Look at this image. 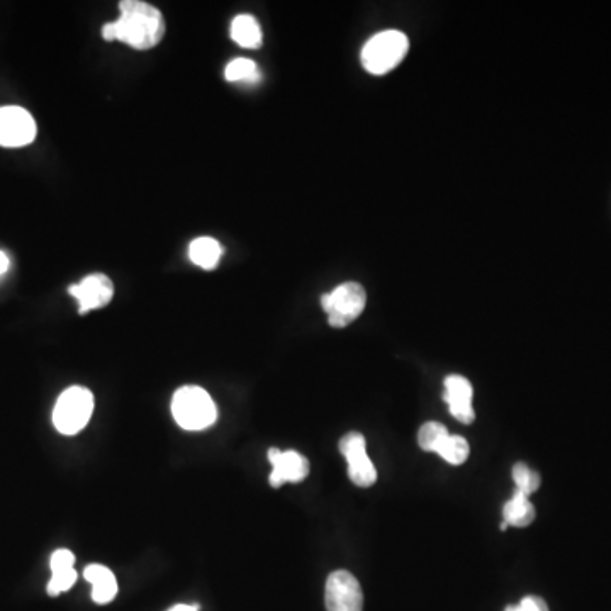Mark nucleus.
<instances>
[{
    "label": "nucleus",
    "instance_id": "obj_17",
    "mask_svg": "<svg viewBox=\"0 0 611 611\" xmlns=\"http://www.w3.org/2000/svg\"><path fill=\"white\" fill-rule=\"evenodd\" d=\"M225 79L228 82H248L255 84L260 79V72L255 62L248 58H236L226 65Z\"/></svg>",
    "mask_w": 611,
    "mask_h": 611
},
{
    "label": "nucleus",
    "instance_id": "obj_14",
    "mask_svg": "<svg viewBox=\"0 0 611 611\" xmlns=\"http://www.w3.org/2000/svg\"><path fill=\"white\" fill-rule=\"evenodd\" d=\"M231 40L242 48H258L262 45V28L257 19L248 14L236 16L231 23Z\"/></svg>",
    "mask_w": 611,
    "mask_h": 611
},
{
    "label": "nucleus",
    "instance_id": "obj_2",
    "mask_svg": "<svg viewBox=\"0 0 611 611\" xmlns=\"http://www.w3.org/2000/svg\"><path fill=\"white\" fill-rule=\"evenodd\" d=\"M172 415L184 430L201 432L216 423L218 408L206 389L184 386L172 398Z\"/></svg>",
    "mask_w": 611,
    "mask_h": 611
},
{
    "label": "nucleus",
    "instance_id": "obj_22",
    "mask_svg": "<svg viewBox=\"0 0 611 611\" xmlns=\"http://www.w3.org/2000/svg\"><path fill=\"white\" fill-rule=\"evenodd\" d=\"M506 611H549V606L539 596H527L520 605H511Z\"/></svg>",
    "mask_w": 611,
    "mask_h": 611
},
{
    "label": "nucleus",
    "instance_id": "obj_13",
    "mask_svg": "<svg viewBox=\"0 0 611 611\" xmlns=\"http://www.w3.org/2000/svg\"><path fill=\"white\" fill-rule=\"evenodd\" d=\"M221 255H223V247L211 236H199L189 245V258L192 264L204 270L216 269Z\"/></svg>",
    "mask_w": 611,
    "mask_h": 611
},
{
    "label": "nucleus",
    "instance_id": "obj_16",
    "mask_svg": "<svg viewBox=\"0 0 611 611\" xmlns=\"http://www.w3.org/2000/svg\"><path fill=\"white\" fill-rule=\"evenodd\" d=\"M469 450L471 449H469L466 438L459 437V435H449L438 447L437 454L452 466H460L469 457Z\"/></svg>",
    "mask_w": 611,
    "mask_h": 611
},
{
    "label": "nucleus",
    "instance_id": "obj_20",
    "mask_svg": "<svg viewBox=\"0 0 611 611\" xmlns=\"http://www.w3.org/2000/svg\"><path fill=\"white\" fill-rule=\"evenodd\" d=\"M79 574L75 569H67V571L51 572V579L46 591L50 596H58L72 588L73 584L77 583Z\"/></svg>",
    "mask_w": 611,
    "mask_h": 611
},
{
    "label": "nucleus",
    "instance_id": "obj_21",
    "mask_svg": "<svg viewBox=\"0 0 611 611\" xmlns=\"http://www.w3.org/2000/svg\"><path fill=\"white\" fill-rule=\"evenodd\" d=\"M73 564H75V555L68 549H58L57 552H53V555H51V572L73 569Z\"/></svg>",
    "mask_w": 611,
    "mask_h": 611
},
{
    "label": "nucleus",
    "instance_id": "obj_18",
    "mask_svg": "<svg viewBox=\"0 0 611 611\" xmlns=\"http://www.w3.org/2000/svg\"><path fill=\"white\" fill-rule=\"evenodd\" d=\"M449 435V430L443 427L442 423L428 421L418 432V443H420L421 449L425 450V452H435L437 454L438 447L442 445L443 440L449 437Z\"/></svg>",
    "mask_w": 611,
    "mask_h": 611
},
{
    "label": "nucleus",
    "instance_id": "obj_9",
    "mask_svg": "<svg viewBox=\"0 0 611 611\" xmlns=\"http://www.w3.org/2000/svg\"><path fill=\"white\" fill-rule=\"evenodd\" d=\"M68 294L77 299L79 313L85 314L94 309L104 308L114 296V284L107 275L90 274L79 284L68 287Z\"/></svg>",
    "mask_w": 611,
    "mask_h": 611
},
{
    "label": "nucleus",
    "instance_id": "obj_23",
    "mask_svg": "<svg viewBox=\"0 0 611 611\" xmlns=\"http://www.w3.org/2000/svg\"><path fill=\"white\" fill-rule=\"evenodd\" d=\"M11 267V260L7 257L6 253L0 250V277L6 274L7 270Z\"/></svg>",
    "mask_w": 611,
    "mask_h": 611
},
{
    "label": "nucleus",
    "instance_id": "obj_8",
    "mask_svg": "<svg viewBox=\"0 0 611 611\" xmlns=\"http://www.w3.org/2000/svg\"><path fill=\"white\" fill-rule=\"evenodd\" d=\"M340 452L348 464V477L360 488H369L377 481V471L365 452V438L362 433L350 432L340 440Z\"/></svg>",
    "mask_w": 611,
    "mask_h": 611
},
{
    "label": "nucleus",
    "instance_id": "obj_1",
    "mask_svg": "<svg viewBox=\"0 0 611 611\" xmlns=\"http://www.w3.org/2000/svg\"><path fill=\"white\" fill-rule=\"evenodd\" d=\"M165 36V19L157 7L143 0H123L119 17L102 26V38L121 41L135 50H152Z\"/></svg>",
    "mask_w": 611,
    "mask_h": 611
},
{
    "label": "nucleus",
    "instance_id": "obj_7",
    "mask_svg": "<svg viewBox=\"0 0 611 611\" xmlns=\"http://www.w3.org/2000/svg\"><path fill=\"white\" fill-rule=\"evenodd\" d=\"M325 603L328 611L364 610V593L352 572L335 571L326 581Z\"/></svg>",
    "mask_w": 611,
    "mask_h": 611
},
{
    "label": "nucleus",
    "instance_id": "obj_10",
    "mask_svg": "<svg viewBox=\"0 0 611 611\" xmlns=\"http://www.w3.org/2000/svg\"><path fill=\"white\" fill-rule=\"evenodd\" d=\"M269 462L274 469L269 477L270 486L274 488H281L286 483H301L308 477V459L294 450L281 452L279 449H270Z\"/></svg>",
    "mask_w": 611,
    "mask_h": 611
},
{
    "label": "nucleus",
    "instance_id": "obj_15",
    "mask_svg": "<svg viewBox=\"0 0 611 611\" xmlns=\"http://www.w3.org/2000/svg\"><path fill=\"white\" fill-rule=\"evenodd\" d=\"M503 516L505 523L511 527H528L535 520V506L530 503L528 496L516 491L515 496L503 508Z\"/></svg>",
    "mask_w": 611,
    "mask_h": 611
},
{
    "label": "nucleus",
    "instance_id": "obj_6",
    "mask_svg": "<svg viewBox=\"0 0 611 611\" xmlns=\"http://www.w3.org/2000/svg\"><path fill=\"white\" fill-rule=\"evenodd\" d=\"M38 126L28 109L19 106L0 107V146L23 148L33 143Z\"/></svg>",
    "mask_w": 611,
    "mask_h": 611
},
{
    "label": "nucleus",
    "instance_id": "obj_19",
    "mask_svg": "<svg viewBox=\"0 0 611 611\" xmlns=\"http://www.w3.org/2000/svg\"><path fill=\"white\" fill-rule=\"evenodd\" d=\"M513 481L516 484V491L525 496H532L540 488L539 474L525 464H516L513 467Z\"/></svg>",
    "mask_w": 611,
    "mask_h": 611
},
{
    "label": "nucleus",
    "instance_id": "obj_4",
    "mask_svg": "<svg viewBox=\"0 0 611 611\" xmlns=\"http://www.w3.org/2000/svg\"><path fill=\"white\" fill-rule=\"evenodd\" d=\"M94 406V394L87 387H68L53 408V425L62 435H77L87 427Z\"/></svg>",
    "mask_w": 611,
    "mask_h": 611
},
{
    "label": "nucleus",
    "instance_id": "obj_5",
    "mask_svg": "<svg viewBox=\"0 0 611 611\" xmlns=\"http://www.w3.org/2000/svg\"><path fill=\"white\" fill-rule=\"evenodd\" d=\"M365 303L367 294L364 287L357 282H345L321 296V308L328 314V321L333 328L352 325L364 311Z\"/></svg>",
    "mask_w": 611,
    "mask_h": 611
},
{
    "label": "nucleus",
    "instance_id": "obj_12",
    "mask_svg": "<svg viewBox=\"0 0 611 611\" xmlns=\"http://www.w3.org/2000/svg\"><path fill=\"white\" fill-rule=\"evenodd\" d=\"M84 578L92 584V600L99 605H107L118 595V581L111 569L102 564L85 567Z\"/></svg>",
    "mask_w": 611,
    "mask_h": 611
},
{
    "label": "nucleus",
    "instance_id": "obj_24",
    "mask_svg": "<svg viewBox=\"0 0 611 611\" xmlns=\"http://www.w3.org/2000/svg\"><path fill=\"white\" fill-rule=\"evenodd\" d=\"M169 611H199V606L196 605H175Z\"/></svg>",
    "mask_w": 611,
    "mask_h": 611
},
{
    "label": "nucleus",
    "instance_id": "obj_11",
    "mask_svg": "<svg viewBox=\"0 0 611 611\" xmlns=\"http://www.w3.org/2000/svg\"><path fill=\"white\" fill-rule=\"evenodd\" d=\"M445 403L449 404L450 413L464 425H471L476 420L472 410V386L466 377L449 376L445 379Z\"/></svg>",
    "mask_w": 611,
    "mask_h": 611
},
{
    "label": "nucleus",
    "instance_id": "obj_3",
    "mask_svg": "<svg viewBox=\"0 0 611 611\" xmlns=\"http://www.w3.org/2000/svg\"><path fill=\"white\" fill-rule=\"evenodd\" d=\"M410 50V40L401 31H382L372 36L362 50V65L372 75H384L398 67Z\"/></svg>",
    "mask_w": 611,
    "mask_h": 611
}]
</instances>
